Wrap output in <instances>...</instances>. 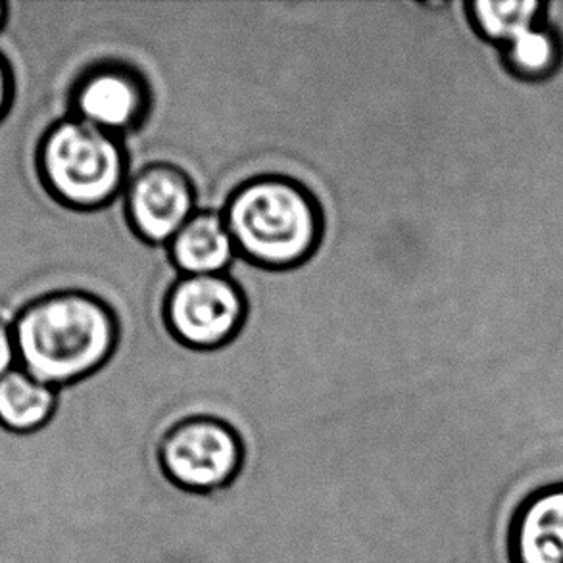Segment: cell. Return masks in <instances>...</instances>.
Instances as JSON below:
<instances>
[{
    "instance_id": "cell-2",
    "label": "cell",
    "mask_w": 563,
    "mask_h": 563,
    "mask_svg": "<svg viewBox=\"0 0 563 563\" xmlns=\"http://www.w3.org/2000/svg\"><path fill=\"white\" fill-rule=\"evenodd\" d=\"M221 213L236 254L266 269L305 264L323 236L318 198L289 176L264 174L236 185Z\"/></svg>"
},
{
    "instance_id": "cell-15",
    "label": "cell",
    "mask_w": 563,
    "mask_h": 563,
    "mask_svg": "<svg viewBox=\"0 0 563 563\" xmlns=\"http://www.w3.org/2000/svg\"><path fill=\"white\" fill-rule=\"evenodd\" d=\"M4 22H7V4L0 2V30L4 27Z\"/></svg>"
},
{
    "instance_id": "cell-8",
    "label": "cell",
    "mask_w": 563,
    "mask_h": 563,
    "mask_svg": "<svg viewBox=\"0 0 563 563\" xmlns=\"http://www.w3.org/2000/svg\"><path fill=\"white\" fill-rule=\"evenodd\" d=\"M166 249L179 275L228 274L239 256L223 213L210 208L192 213Z\"/></svg>"
},
{
    "instance_id": "cell-7",
    "label": "cell",
    "mask_w": 563,
    "mask_h": 563,
    "mask_svg": "<svg viewBox=\"0 0 563 563\" xmlns=\"http://www.w3.org/2000/svg\"><path fill=\"white\" fill-rule=\"evenodd\" d=\"M197 210V187L172 162L146 164L130 176L123 189L125 220L151 246H166Z\"/></svg>"
},
{
    "instance_id": "cell-3",
    "label": "cell",
    "mask_w": 563,
    "mask_h": 563,
    "mask_svg": "<svg viewBox=\"0 0 563 563\" xmlns=\"http://www.w3.org/2000/svg\"><path fill=\"white\" fill-rule=\"evenodd\" d=\"M41 181L74 210H99L123 195L130 179L122 137L74 115L48 128L37 151Z\"/></svg>"
},
{
    "instance_id": "cell-11",
    "label": "cell",
    "mask_w": 563,
    "mask_h": 563,
    "mask_svg": "<svg viewBox=\"0 0 563 563\" xmlns=\"http://www.w3.org/2000/svg\"><path fill=\"white\" fill-rule=\"evenodd\" d=\"M541 4L534 0L519 2H488L477 0L472 4V18L477 30L493 41L511 43L526 31L533 30L534 15Z\"/></svg>"
},
{
    "instance_id": "cell-14",
    "label": "cell",
    "mask_w": 563,
    "mask_h": 563,
    "mask_svg": "<svg viewBox=\"0 0 563 563\" xmlns=\"http://www.w3.org/2000/svg\"><path fill=\"white\" fill-rule=\"evenodd\" d=\"M12 92H14L12 71L4 56L0 54V120L7 115L8 108L12 104Z\"/></svg>"
},
{
    "instance_id": "cell-13",
    "label": "cell",
    "mask_w": 563,
    "mask_h": 563,
    "mask_svg": "<svg viewBox=\"0 0 563 563\" xmlns=\"http://www.w3.org/2000/svg\"><path fill=\"white\" fill-rule=\"evenodd\" d=\"M18 351H15L14 328L0 316V377L14 369Z\"/></svg>"
},
{
    "instance_id": "cell-4",
    "label": "cell",
    "mask_w": 563,
    "mask_h": 563,
    "mask_svg": "<svg viewBox=\"0 0 563 563\" xmlns=\"http://www.w3.org/2000/svg\"><path fill=\"white\" fill-rule=\"evenodd\" d=\"M244 457L239 431L212 413L177 419L156 446L162 475L190 495H212L231 487L243 472Z\"/></svg>"
},
{
    "instance_id": "cell-9",
    "label": "cell",
    "mask_w": 563,
    "mask_h": 563,
    "mask_svg": "<svg viewBox=\"0 0 563 563\" xmlns=\"http://www.w3.org/2000/svg\"><path fill=\"white\" fill-rule=\"evenodd\" d=\"M514 563H563V485L529 496L511 523Z\"/></svg>"
},
{
    "instance_id": "cell-12",
    "label": "cell",
    "mask_w": 563,
    "mask_h": 563,
    "mask_svg": "<svg viewBox=\"0 0 563 563\" xmlns=\"http://www.w3.org/2000/svg\"><path fill=\"white\" fill-rule=\"evenodd\" d=\"M510 60L521 74H544L556 60V46L549 33L533 27L511 41Z\"/></svg>"
},
{
    "instance_id": "cell-5",
    "label": "cell",
    "mask_w": 563,
    "mask_h": 563,
    "mask_svg": "<svg viewBox=\"0 0 563 563\" xmlns=\"http://www.w3.org/2000/svg\"><path fill=\"white\" fill-rule=\"evenodd\" d=\"M162 316L177 343L192 351H216L239 335L249 300L229 274L179 275L164 297Z\"/></svg>"
},
{
    "instance_id": "cell-1",
    "label": "cell",
    "mask_w": 563,
    "mask_h": 563,
    "mask_svg": "<svg viewBox=\"0 0 563 563\" xmlns=\"http://www.w3.org/2000/svg\"><path fill=\"white\" fill-rule=\"evenodd\" d=\"M12 328L20 367L56 390L104 366L120 336L110 305L74 289L35 298L18 313Z\"/></svg>"
},
{
    "instance_id": "cell-6",
    "label": "cell",
    "mask_w": 563,
    "mask_h": 563,
    "mask_svg": "<svg viewBox=\"0 0 563 563\" xmlns=\"http://www.w3.org/2000/svg\"><path fill=\"white\" fill-rule=\"evenodd\" d=\"M151 102V87L141 69L128 62H97L71 85L69 115L123 137L145 122Z\"/></svg>"
},
{
    "instance_id": "cell-10",
    "label": "cell",
    "mask_w": 563,
    "mask_h": 563,
    "mask_svg": "<svg viewBox=\"0 0 563 563\" xmlns=\"http://www.w3.org/2000/svg\"><path fill=\"white\" fill-rule=\"evenodd\" d=\"M58 404L56 388L35 379L23 367L0 377V427L27 434L45 427Z\"/></svg>"
}]
</instances>
